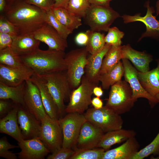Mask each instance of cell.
Instances as JSON below:
<instances>
[{
	"instance_id": "6da1fadb",
	"label": "cell",
	"mask_w": 159,
	"mask_h": 159,
	"mask_svg": "<svg viewBox=\"0 0 159 159\" xmlns=\"http://www.w3.org/2000/svg\"><path fill=\"white\" fill-rule=\"evenodd\" d=\"M18 29L19 34H33L47 23V12L24 0L7 5L2 14Z\"/></svg>"
},
{
	"instance_id": "7a4b0ae2",
	"label": "cell",
	"mask_w": 159,
	"mask_h": 159,
	"mask_svg": "<svg viewBox=\"0 0 159 159\" xmlns=\"http://www.w3.org/2000/svg\"><path fill=\"white\" fill-rule=\"evenodd\" d=\"M64 51L37 49L27 54L20 56L23 64L32 69L34 74L41 75L66 70Z\"/></svg>"
},
{
	"instance_id": "3957f363",
	"label": "cell",
	"mask_w": 159,
	"mask_h": 159,
	"mask_svg": "<svg viewBox=\"0 0 159 159\" xmlns=\"http://www.w3.org/2000/svg\"><path fill=\"white\" fill-rule=\"evenodd\" d=\"M37 75L42 80L54 100L59 116L62 115L65 112L64 101L69 98L72 91L66 70Z\"/></svg>"
},
{
	"instance_id": "277c9868",
	"label": "cell",
	"mask_w": 159,
	"mask_h": 159,
	"mask_svg": "<svg viewBox=\"0 0 159 159\" xmlns=\"http://www.w3.org/2000/svg\"><path fill=\"white\" fill-rule=\"evenodd\" d=\"M90 54L86 47L73 49L65 54L64 59L66 71L72 90L77 88L80 84Z\"/></svg>"
},
{
	"instance_id": "5b68a950",
	"label": "cell",
	"mask_w": 159,
	"mask_h": 159,
	"mask_svg": "<svg viewBox=\"0 0 159 159\" xmlns=\"http://www.w3.org/2000/svg\"><path fill=\"white\" fill-rule=\"evenodd\" d=\"M132 94L129 84L121 80L111 87L105 106L119 114L125 113L130 111L135 102Z\"/></svg>"
},
{
	"instance_id": "8992f818",
	"label": "cell",
	"mask_w": 159,
	"mask_h": 159,
	"mask_svg": "<svg viewBox=\"0 0 159 159\" xmlns=\"http://www.w3.org/2000/svg\"><path fill=\"white\" fill-rule=\"evenodd\" d=\"M120 17V14L110 5L91 4L83 18L92 31L107 32L114 21Z\"/></svg>"
},
{
	"instance_id": "52a82bcc",
	"label": "cell",
	"mask_w": 159,
	"mask_h": 159,
	"mask_svg": "<svg viewBox=\"0 0 159 159\" xmlns=\"http://www.w3.org/2000/svg\"><path fill=\"white\" fill-rule=\"evenodd\" d=\"M84 114L87 120L104 133L122 128L123 121L120 115L105 105L99 109L88 108Z\"/></svg>"
},
{
	"instance_id": "ba28073f",
	"label": "cell",
	"mask_w": 159,
	"mask_h": 159,
	"mask_svg": "<svg viewBox=\"0 0 159 159\" xmlns=\"http://www.w3.org/2000/svg\"><path fill=\"white\" fill-rule=\"evenodd\" d=\"M96 86L87 80L84 75L80 85L71 91L65 112L83 114L91 104L93 90Z\"/></svg>"
},
{
	"instance_id": "9c48e42d",
	"label": "cell",
	"mask_w": 159,
	"mask_h": 159,
	"mask_svg": "<svg viewBox=\"0 0 159 159\" xmlns=\"http://www.w3.org/2000/svg\"><path fill=\"white\" fill-rule=\"evenodd\" d=\"M63 134L62 147L74 148L81 128L86 120L85 115L77 112H70L59 119Z\"/></svg>"
},
{
	"instance_id": "30bf717a",
	"label": "cell",
	"mask_w": 159,
	"mask_h": 159,
	"mask_svg": "<svg viewBox=\"0 0 159 159\" xmlns=\"http://www.w3.org/2000/svg\"><path fill=\"white\" fill-rule=\"evenodd\" d=\"M40 139L52 153L62 147L63 134L59 119L48 115L42 120Z\"/></svg>"
},
{
	"instance_id": "8fae6325",
	"label": "cell",
	"mask_w": 159,
	"mask_h": 159,
	"mask_svg": "<svg viewBox=\"0 0 159 159\" xmlns=\"http://www.w3.org/2000/svg\"><path fill=\"white\" fill-rule=\"evenodd\" d=\"M149 3L148 1L145 4L147 11L144 16H141L140 13H138L133 16L124 14L121 16L125 24L139 21L145 24L146 27V31L142 34L138 42L144 37L159 39V21L157 20L156 16L153 15L155 10L153 7L150 6Z\"/></svg>"
},
{
	"instance_id": "7c38bea8",
	"label": "cell",
	"mask_w": 159,
	"mask_h": 159,
	"mask_svg": "<svg viewBox=\"0 0 159 159\" xmlns=\"http://www.w3.org/2000/svg\"><path fill=\"white\" fill-rule=\"evenodd\" d=\"M124 69L125 80L130 85L132 91V96L136 102L140 98L147 99L151 108L158 102L156 97L148 93L143 87L139 80L138 71L132 65L129 60L125 58L122 59Z\"/></svg>"
},
{
	"instance_id": "4fadbf2b",
	"label": "cell",
	"mask_w": 159,
	"mask_h": 159,
	"mask_svg": "<svg viewBox=\"0 0 159 159\" xmlns=\"http://www.w3.org/2000/svg\"><path fill=\"white\" fill-rule=\"evenodd\" d=\"M24 102V107L40 122L47 115L39 90L30 79L26 81Z\"/></svg>"
},
{
	"instance_id": "5bb4252c",
	"label": "cell",
	"mask_w": 159,
	"mask_h": 159,
	"mask_svg": "<svg viewBox=\"0 0 159 159\" xmlns=\"http://www.w3.org/2000/svg\"><path fill=\"white\" fill-rule=\"evenodd\" d=\"M18 123L24 139L39 138L41 123L24 106L18 105Z\"/></svg>"
},
{
	"instance_id": "9a60e30c",
	"label": "cell",
	"mask_w": 159,
	"mask_h": 159,
	"mask_svg": "<svg viewBox=\"0 0 159 159\" xmlns=\"http://www.w3.org/2000/svg\"><path fill=\"white\" fill-rule=\"evenodd\" d=\"M33 34L36 39L46 44L49 49L64 51L68 47L67 39L47 22Z\"/></svg>"
},
{
	"instance_id": "2e32d148",
	"label": "cell",
	"mask_w": 159,
	"mask_h": 159,
	"mask_svg": "<svg viewBox=\"0 0 159 159\" xmlns=\"http://www.w3.org/2000/svg\"><path fill=\"white\" fill-rule=\"evenodd\" d=\"M18 143L21 150L17 155L20 159H44L51 153L39 138L23 139Z\"/></svg>"
},
{
	"instance_id": "e0dca14e",
	"label": "cell",
	"mask_w": 159,
	"mask_h": 159,
	"mask_svg": "<svg viewBox=\"0 0 159 159\" xmlns=\"http://www.w3.org/2000/svg\"><path fill=\"white\" fill-rule=\"evenodd\" d=\"M104 133L100 129L87 120L82 127L74 149L97 148Z\"/></svg>"
},
{
	"instance_id": "ac0fdd59",
	"label": "cell",
	"mask_w": 159,
	"mask_h": 159,
	"mask_svg": "<svg viewBox=\"0 0 159 159\" xmlns=\"http://www.w3.org/2000/svg\"><path fill=\"white\" fill-rule=\"evenodd\" d=\"M34 74L27 67L16 68L0 64V82L8 86H18L29 79Z\"/></svg>"
},
{
	"instance_id": "d6986e66",
	"label": "cell",
	"mask_w": 159,
	"mask_h": 159,
	"mask_svg": "<svg viewBox=\"0 0 159 159\" xmlns=\"http://www.w3.org/2000/svg\"><path fill=\"white\" fill-rule=\"evenodd\" d=\"M111 45L105 44L100 49L89 54L85 66L84 75L91 82L98 86L100 82V72L103 60Z\"/></svg>"
},
{
	"instance_id": "ffe728a7",
	"label": "cell",
	"mask_w": 159,
	"mask_h": 159,
	"mask_svg": "<svg viewBox=\"0 0 159 159\" xmlns=\"http://www.w3.org/2000/svg\"><path fill=\"white\" fill-rule=\"evenodd\" d=\"M122 59L130 61L135 67L141 72L149 70V64L153 60L152 56L145 52H140L133 49L129 44L122 46Z\"/></svg>"
},
{
	"instance_id": "44dd1931",
	"label": "cell",
	"mask_w": 159,
	"mask_h": 159,
	"mask_svg": "<svg viewBox=\"0 0 159 159\" xmlns=\"http://www.w3.org/2000/svg\"><path fill=\"white\" fill-rule=\"evenodd\" d=\"M18 105L14 104L13 107L9 113L0 118V132L9 135L19 142L24 139L18 124Z\"/></svg>"
},
{
	"instance_id": "7402d4cb",
	"label": "cell",
	"mask_w": 159,
	"mask_h": 159,
	"mask_svg": "<svg viewBox=\"0 0 159 159\" xmlns=\"http://www.w3.org/2000/svg\"><path fill=\"white\" fill-rule=\"evenodd\" d=\"M139 147L135 137H132L119 146L105 151L102 159H132Z\"/></svg>"
},
{
	"instance_id": "603a6c76",
	"label": "cell",
	"mask_w": 159,
	"mask_h": 159,
	"mask_svg": "<svg viewBox=\"0 0 159 159\" xmlns=\"http://www.w3.org/2000/svg\"><path fill=\"white\" fill-rule=\"evenodd\" d=\"M30 79L39 88L43 106L47 115L51 118L59 119L57 105L42 80L34 74Z\"/></svg>"
},
{
	"instance_id": "cb8c5ba5",
	"label": "cell",
	"mask_w": 159,
	"mask_h": 159,
	"mask_svg": "<svg viewBox=\"0 0 159 159\" xmlns=\"http://www.w3.org/2000/svg\"><path fill=\"white\" fill-rule=\"evenodd\" d=\"M40 42L34 38L33 34H19L13 38L11 47L20 56L29 54L39 48Z\"/></svg>"
},
{
	"instance_id": "d4e9b609",
	"label": "cell",
	"mask_w": 159,
	"mask_h": 159,
	"mask_svg": "<svg viewBox=\"0 0 159 159\" xmlns=\"http://www.w3.org/2000/svg\"><path fill=\"white\" fill-rule=\"evenodd\" d=\"M136 134V133L133 130L122 128L107 132L104 134L97 148H102L107 151L112 145L135 137Z\"/></svg>"
},
{
	"instance_id": "484cf974",
	"label": "cell",
	"mask_w": 159,
	"mask_h": 159,
	"mask_svg": "<svg viewBox=\"0 0 159 159\" xmlns=\"http://www.w3.org/2000/svg\"><path fill=\"white\" fill-rule=\"evenodd\" d=\"M156 61L157 66L155 68L145 72H138V78L143 87L155 97L159 93V58Z\"/></svg>"
},
{
	"instance_id": "4316f807",
	"label": "cell",
	"mask_w": 159,
	"mask_h": 159,
	"mask_svg": "<svg viewBox=\"0 0 159 159\" xmlns=\"http://www.w3.org/2000/svg\"><path fill=\"white\" fill-rule=\"evenodd\" d=\"M26 81L16 86L0 82V99L11 100L13 103L24 106V96Z\"/></svg>"
},
{
	"instance_id": "83f0119b",
	"label": "cell",
	"mask_w": 159,
	"mask_h": 159,
	"mask_svg": "<svg viewBox=\"0 0 159 159\" xmlns=\"http://www.w3.org/2000/svg\"><path fill=\"white\" fill-rule=\"evenodd\" d=\"M52 11L57 19L66 28L72 32L82 25L80 18L63 7L53 8Z\"/></svg>"
},
{
	"instance_id": "f1b7e54d",
	"label": "cell",
	"mask_w": 159,
	"mask_h": 159,
	"mask_svg": "<svg viewBox=\"0 0 159 159\" xmlns=\"http://www.w3.org/2000/svg\"><path fill=\"white\" fill-rule=\"evenodd\" d=\"M124 73V67L120 61L112 69L100 76L99 80L102 88L107 90L112 86L122 80Z\"/></svg>"
},
{
	"instance_id": "f546056e",
	"label": "cell",
	"mask_w": 159,
	"mask_h": 159,
	"mask_svg": "<svg viewBox=\"0 0 159 159\" xmlns=\"http://www.w3.org/2000/svg\"><path fill=\"white\" fill-rule=\"evenodd\" d=\"M122 46H112L103 60L100 72V75L110 70L122 59Z\"/></svg>"
},
{
	"instance_id": "4dcf8cb0",
	"label": "cell",
	"mask_w": 159,
	"mask_h": 159,
	"mask_svg": "<svg viewBox=\"0 0 159 159\" xmlns=\"http://www.w3.org/2000/svg\"><path fill=\"white\" fill-rule=\"evenodd\" d=\"M0 64L16 68L26 67L21 61L20 56L9 47L0 50Z\"/></svg>"
},
{
	"instance_id": "1f68e13d",
	"label": "cell",
	"mask_w": 159,
	"mask_h": 159,
	"mask_svg": "<svg viewBox=\"0 0 159 159\" xmlns=\"http://www.w3.org/2000/svg\"><path fill=\"white\" fill-rule=\"evenodd\" d=\"M89 35V39L85 46L90 54H93L102 49L105 44V35L98 32L90 29L87 30Z\"/></svg>"
},
{
	"instance_id": "d6a6232c",
	"label": "cell",
	"mask_w": 159,
	"mask_h": 159,
	"mask_svg": "<svg viewBox=\"0 0 159 159\" xmlns=\"http://www.w3.org/2000/svg\"><path fill=\"white\" fill-rule=\"evenodd\" d=\"M70 159H102L105 150L97 148L92 149H74Z\"/></svg>"
},
{
	"instance_id": "836d02e7",
	"label": "cell",
	"mask_w": 159,
	"mask_h": 159,
	"mask_svg": "<svg viewBox=\"0 0 159 159\" xmlns=\"http://www.w3.org/2000/svg\"><path fill=\"white\" fill-rule=\"evenodd\" d=\"M90 5L89 0H69L66 9L76 16L84 18Z\"/></svg>"
},
{
	"instance_id": "e575fe53",
	"label": "cell",
	"mask_w": 159,
	"mask_h": 159,
	"mask_svg": "<svg viewBox=\"0 0 159 159\" xmlns=\"http://www.w3.org/2000/svg\"><path fill=\"white\" fill-rule=\"evenodd\" d=\"M151 154L159 156V132L153 140L139 150L132 159H143Z\"/></svg>"
},
{
	"instance_id": "d590c367",
	"label": "cell",
	"mask_w": 159,
	"mask_h": 159,
	"mask_svg": "<svg viewBox=\"0 0 159 159\" xmlns=\"http://www.w3.org/2000/svg\"><path fill=\"white\" fill-rule=\"evenodd\" d=\"M47 22L54 28L64 39H67L72 32L66 28L57 19L52 9L47 12Z\"/></svg>"
},
{
	"instance_id": "8d00e7d4",
	"label": "cell",
	"mask_w": 159,
	"mask_h": 159,
	"mask_svg": "<svg viewBox=\"0 0 159 159\" xmlns=\"http://www.w3.org/2000/svg\"><path fill=\"white\" fill-rule=\"evenodd\" d=\"M107 32L105 37V44L111 46H121V39L124 35V33L116 26L110 27Z\"/></svg>"
},
{
	"instance_id": "74e56055",
	"label": "cell",
	"mask_w": 159,
	"mask_h": 159,
	"mask_svg": "<svg viewBox=\"0 0 159 159\" xmlns=\"http://www.w3.org/2000/svg\"><path fill=\"white\" fill-rule=\"evenodd\" d=\"M19 148V145H16L10 143L6 137L4 136L0 139V156L7 159H16L17 153H14L9 150Z\"/></svg>"
},
{
	"instance_id": "f35d334b",
	"label": "cell",
	"mask_w": 159,
	"mask_h": 159,
	"mask_svg": "<svg viewBox=\"0 0 159 159\" xmlns=\"http://www.w3.org/2000/svg\"><path fill=\"white\" fill-rule=\"evenodd\" d=\"M0 33L9 34L14 37L19 35L17 28L2 14L0 15Z\"/></svg>"
},
{
	"instance_id": "ab89813d",
	"label": "cell",
	"mask_w": 159,
	"mask_h": 159,
	"mask_svg": "<svg viewBox=\"0 0 159 159\" xmlns=\"http://www.w3.org/2000/svg\"><path fill=\"white\" fill-rule=\"evenodd\" d=\"M74 150L72 148L62 147L51 154L47 155V159H70Z\"/></svg>"
},
{
	"instance_id": "60d3db41",
	"label": "cell",
	"mask_w": 159,
	"mask_h": 159,
	"mask_svg": "<svg viewBox=\"0 0 159 159\" xmlns=\"http://www.w3.org/2000/svg\"><path fill=\"white\" fill-rule=\"evenodd\" d=\"M24 0L26 2L36 6L46 12L53 8L55 3V0Z\"/></svg>"
},
{
	"instance_id": "b9f144b4",
	"label": "cell",
	"mask_w": 159,
	"mask_h": 159,
	"mask_svg": "<svg viewBox=\"0 0 159 159\" xmlns=\"http://www.w3.org/2000/svg\"><path fill=\"white\" fill-rule=\"evenodd\" d=\"M14 38L9 34L0 33V50L10 47Z\"/></svg>"
},
{
	"instance_id": "7bdbcfd3",
	"label": "cell",
	"mask_w": 159,
	"mask_h": 159,
	"mask_svg": "<svg viewBox=\"0 0 159 159\" xmlns=\"http://www.w3.org/2000/svg\"><path fill=\"white\" fill-rule=\"evenodd\" d=\"M14 103H11L6 100H0V117L1 118L6 115L12 109Z\"/></svg>"
},
{
	"instance_id": "ee69618b",
	"label": "cell",
	"mask_w": 159,
	"mask_h": 159,
	"mask_svg": "<svg viewBox=\"0 0 159 159\" xmlns=\"http://www.w3.org/2000/svg\"><path fill=\"white\" fill-rule=\"evenodd\" d=\"M89 35L87 31L85 32H80L78 34L75 38L76 44L80 46H86L88 42Z\"/></svg>"
},
{
	"instance_id": "f6af8a7d",
	"label": "cell",
	"mask_w": 159,
	"mask_h": 159,
	"mask_svg": "<svg viewBox=\"0 0 159 159\" xmlns=\"http://www.w3.org/2000/svg\"><path fill=\"white\" fill-rule=\"evenodd\" d=\"M91 104L93 107L96 109H99L102 108L103 106V103L102 100L98 97H94L92 99Z\"/></svg>"
},
{
	"instance_id": "bcb514c9",
	"label": "cell",
	"mask_w": 159,
	"mask_h": 159,
	"mask_svg": "<svg viewBox=\"0 0 159 159\" xmlns=\"http://www.w3.org/2000/svg\"><path fill=\"white\" fill-rule=\"evenodd\" d=\"M112 0H89L91 4L100 6L110 5V3Z\"/></svg>"
},
{
	"instance_id": "7dc6e473",
	"label": "cell",
	"mask_w": 159,
	"mask_h": 159,
	"mask_svg": "<svg viewBox=\"0 0 159 159\" xmlns=\"http://www.w3.org/2000/svg\"><path fill=\"white\" fill-rule=\"evenodd\" d=\"M69 0H55L53 8L63 7L67 8Z\"/></svg>"
},
{
	"instance_id": "c3c4849f",
	"label": "cell",
	"mask_w": 159,
	"mask_h": 159,
	"mask_svg": "<svg viewBox=\"0 0 159 159\" xmlns=\"http://www.w3.org/2000/svg\"><path fill=\"white\" fill-rule=\"evenodd\" d=\"M101 87L95 86L93 90V94L97 97H100L103 94V91Z\"/></svg>"
},
{
	"instance_id": "681fc988",
	"label": "cell",
	"mask_w": 159,
	"mask_h": 159,
	"mask_svg": "<svg viewBox=\"0 0 159 159\" xmlns=\"http://www.w3.org/2000/svg\"><path fill=\"white\" fill-rule=\"evenodd\" d=\"M7 5L6 0H0V12L2 14L5 11Z\"/></svg>"
},
{
	"instance_id": "f907efd6",
	"label": "cell",
	"mask_w": 159,
	"mask_h": 159,
	"mask_svg": "<svg viewBox=\"0 0 159 159\" xmlns=\"http://www.w3.org/2000/svg\"><path fill=\"white\" fill-rule=\"evenodd\" d=\"M156 16L159 14V0H158L156 4Z\"/></svg>"
},
{
	"instance_id": "816d5d0a",
	"label": "cell",
	"mask_w": 159,
	"mask_h": 159,
	"mask_svg": "<svg viewBox=\"0 0 159 159\" xmlns=\"http://www.w3.org/2000/svg\"><path fill=\"white\" fill-rule=\"evenodd\" d=\"M20 0H6L7 4H9L13 3L14 1Z\"/></svg>"
},
{
	"instance_id": "f5cc1de1",
	"label": "cell",
	"mask_w": 159,
	"mask_h": 159,
	"mask_svg": "<svg viewBox=\"0 0 159 159\" xmlns=\"http://www.w3.org/2000/svg\"><path fill=\"white\" fill-rule=\"evenodd\" d=\"M155 97L157 100L158 102H159V93L156 95L155 96Z\"/></svg>"
}]
</instances>
